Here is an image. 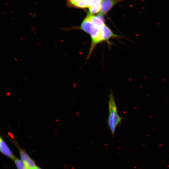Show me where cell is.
I'll return each instance as SVG.
<instances>
[{"label": "cell", "mask_w": 169, "mask_h": 169, "mask_svg": "<svg viewBox=\"0 0 169 169\" xmlns=\"http://www.w3.org/2000/svg\"><path fill=\"white\" fill-rule=\"evenodd\" d=\"M79 29L88 34L91 39L88 59L98 44L105 42L110 44L111 38H120L105 24L103 16L99 14L95 16L88 14L82 22Z\"/></svg>", "instance_id": "6da1fadb"}, {"label": "cell", "mask_w": 169, "mask_h": 169, "mask_svg": "<svg viewBox=\"0 0 169 169\" xmlns=\"http://www.w3.org/2000/svg\"><path fill=\"white\" fill-rule=\"evenodd\" d=\"M108 109V126L113 137L117 127L122 122L123 117L119 115L113 93L111 90H110L109 95Z\"/></svg>", "instance_id": "7a4b0ae2"}, {"label": "cell", "mask_w": 169, "mask_h": 169, "mask_svg": "<svg viewBox=\"0 0 169 169\" xmlns=\"http://www.w3.org/2000/svg\"><path fill=\"white\" fill-rule=\"evenodd\" d=\"M123 0H103L99 14L103 15L106 14L116 3Z\"/></svg>", "instance_id": "3957f363"}, {"label": "cell", "mask_w": 169, "mask_h": 169, "mask_svg": "<svg viewBox=\"0 0 169 169\" xmlns=\"http://www.w3.org/2000/svg\"><path fill=\"white\" fill-rule=\"evenodd\" d=\"M20 154L22 161L28 169H35L37 167L34 161L24 151L20 150Z\"/></svg>", "instance_id": "277c9868"}, {"label": "cell", "mask_w": 169, "mask_h": 169, "mask_svg": "<svg viewBox=\"0 0 169 169\" xmlns=\"http://www.w3.org/2000/svg\"><path fill=\"white\" fill-rule=\"evenodd\" d=\"M0 150L1 152L13 160L15 159L9 147L1 137L0 138Z\"/></svg>", "instance_id": "5b68a950"}, {"label": "cell", "mask_w": 169, "mask_h": 169, "mask_svg": "<svg viewBox=\"0 0 169 169\" xmlns=\"http://www.w3.org/2000/svg\"><path fill=\"white\" fill-rule=\"evenodd\" d=\"M101 3H98L89 7L90 14H95L100 12L101 9Z\"/></svg>", "instance_id": "8992f818"}, {"label": "cell", "mask_w": 169, "mask_h": 169, "mask_svg": "<svg viewBox=\"0 0 169 169\" xmlns=\"http://www.w3.org/2000/svg\"><path fill=\"white\" fill-rule=\"evenodd\" d=\"M15 163L18 169H28L22 161L18 159H15Z\"/></svg>", "instance_id": "52a82bcc"}, {"label": "cell", "mask_w": 169, "mask_h": 169, "mask_svg": "<svg viewBox=\"0 0 169 169\" xmlns=\"http://www.w3.org/2000/svg\"><path fill=\"white\" fill-rule=\"evenodd\" d=\"M90 0H81L76 5L75 7L81 8L87 7Z\"/></svg>", "instance_id": "ba28073f"}, {"label": "cell", "mask_w": 169, "mask_h": 169, "mask_svg": "<svg viewBox=\"0 0 169 169\" xmlns=\"http://www.w3.org/2000/svg\"><path fill=\"white\" fill-rule=\"evenodd\" d=\"M81 0H67L68 3L70 5L75 6Z\"/></svg>", "instance_id": "9c48e42d"}, {"label": "cell", "mask_w": 169, "mask_h": 169, "mask_svg": "<svg viewBox=\"0 0 169 169\" xmlns=\"http://www.w3.org/2000/svg\"><path fill=\"white\" fill-rule=\"evenodd\" d=\"M102 1L103 0H90L88 4V7H89L93 5L98 3H101Z\"/></svg>", "instance_id": "30bf717a"}]
</instances>
